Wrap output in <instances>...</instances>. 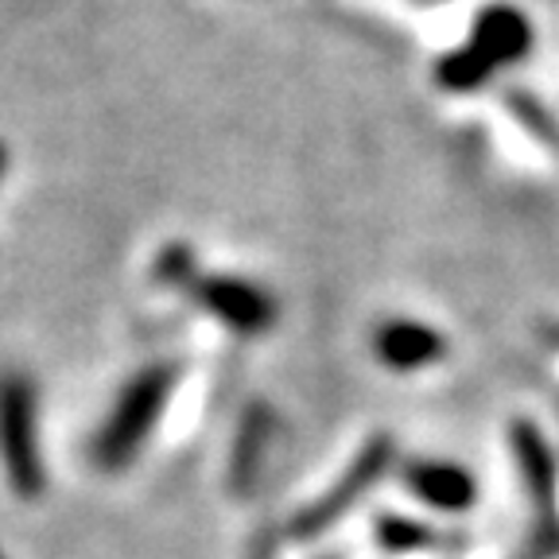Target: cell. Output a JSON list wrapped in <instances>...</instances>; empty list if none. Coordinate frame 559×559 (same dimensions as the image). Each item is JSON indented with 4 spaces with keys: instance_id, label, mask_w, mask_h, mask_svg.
Segmentation results:
<instances>
[{
    "instance_id": "cell-1",
    "label": "cell",
    "mask_w": 559,
    "mask_h": 559,
    "mask_svg": "<svg viewBox=\"0 0 559 559\" xmlns=\"http://www.w3.org/2000/svg\"><path fill=\"white\" fill-rule=\"evenodd\" d=\"M179 384V366L175 361H152L144 366L121 393H117L114 408L105 412L97 424L94 439H90V463L102 474H121L132 466L144 443L152 439L156 424L164 419L167 404Z\"/></svg>"
},
{
    "instance_id": "cell-2",
    "label": "cell",
    "mask_w": 559,
    "mask_h": 559,
    "mask_svg": "<svg viewBox=\"0 0 559 559\" xmlns=\"http://www.w3.org/2000/svg\"><path fill=\"white\" fill-rule=\"evenodd\" d=\"M0 471L20 501H39L47 489L39 439V389L24 369H0Z\"/></svg>"
},
{
    "instance_id": "cell-3",
    "label": "cell",
    "mask_w": 559,
    "mask_h": 559,
    "mask_svg": "<svg viewBox=\"0 0 559 559\" xmlns=\"http://www.w3.org/2000/svg\"><path fill=\"white\" fill-rule=\"evenodd\" d=\"M396 463V447L393 439L384 436H369L361 443V451L349 459V466L331 481V486L319 493L314 501H307L296 516L288 521V536L292 540H314V536L331 533L342 516H349L361 506V498H369L377 486L384 481L389 466Z\"/></svg>"
},
{
    "instance_id": "cell-4",
    "label": "cell",
    "mask_w": 559,
    "mask_h": 559,
    "mask_svg": "<svg viewBox=\"0 0 559 559\" xmlns=\"http://www.w3.org/2000/svg\"><path fill=\"white\" fill-rule=\"evenodd\" d=\"M194 304L218 319L226 331L234 334H264L272 323H276V299H272L269 288L253 284V280L241 276H202L194 280L191 288Z\"/></svg>"
},
{
    "instance_id": "cell-5",
    "label": "cell",
    "mask_w": 559,
    "mask_h": 559,
    "mask_svg": "<svg viewBox=\"0 0 559 559\" xmlns=\"http://www.w3.org/2000/svg\"><path fill=\"white\" fill-rule=\"evenodd\" d=\"M533 20L524 16L516 4H506V0H493L486 9L474 16V27H471V51L486 62L493 74L501 67H513L521 62L524 55L533 51Z\"/></svg>"
},
{
    "instance_id": "cell-6",
    "label": "cell",
    "mask_w": 559,
    "mask_h": 559,
    "mask_svg": "<svg viewBox=\"0 0 559 559\" xmlns=\"http://www.w3.org/2000/svg\"><path fill=\"white\" fill-rule=\"evenodd\" d=\"M401 478L424 506L439 509V513H466L478 501L474 474L459 463H447V459H412V463H404Z\"/></svg>"
},
{
    "instance_id": "cell-7",
    "label": "cell",
    "mask_w": 559,
    "mask_h": 559,
    "mask_svg": "<svg viewBox=\"0 0 559 559\" xmlns=\"http://www.w3.org/2000/svg\"><path fill=\"white\" fill-rule=\"evenodd\" d=\"M373 349L381 366L396 369V373H416V369H428L436 361H443L447 338L436 326L419 323V319H389V323L377 326Z\"/></svg>"
},
{
    "instance_id": "cell-8",
    "label": "cell",
    "mask_w": 559,
    "mask_h": 559,
    "mask_svg": "<svg viewBox=\"0 0 559 559\" xmlns=\"http://www.w3.org/2000/svg\"><path fill=\"white\" fill-rule=\"evenodd\" d=\"M513 454L516 466H521V478L528 498H533L536 513H540L544 528L540 533L556 536V466H551V451L544 443V436L533 428V424H513Z\"/></svg>"
},
{
    "instance_id": "cell-9",
    "label": "cell",
    "mask_w": 559,
    "mask_h": 559,
    "mask_svg": "<svg viewBox=\"0 0 559 559\" xmlns=\"http://www.w3.org/2000/svg\"><path fill=\"white\" fill-rule=\"evenodd\" d=\"M272 431H276V424H272L269 408L264 404H253V408L245 412L241 428H237V443H234V459H229V481H234V489H249L257 481V474H261V463H264V447L272 443Z\"/></svg>"
},
{
    "instance_id": "cell-10",
    "label": "cell",
    "mask_w": 559,
    "mask_h": 559,
    "mask_svg": "<svg viewBox=\"0 0 559 559\" xmlns=\"http://www.w3.org/2000/svg\"><path fill=\"white\" fill-rule=\"evenodd\" d=\"M373 536H377V544H381L384 551H393V556L439 544V536L431 533V528H424L419 521H408V516H401V513H381V516H377Z\"/></svg>"
},
{
    "instance_id": "cell-11",
    "label": "cell",
    "mask_w": 559,
    "mask_h": 559,
    "mask_svg": "<svg viewBox=\"0 0 559 559\" xmlns=\"http://www.w3.org/2000/svg\"><path fill=\"white\" fill-rule=\"evenodd\" d=\"M156 280L164 288L187 292L199 280V264H194L191 245H167L164 253L156 257Z\"/></svg>"
},
{
    "instance_id": "cell-12",
    "label": "cell",
    "mask_w": 559,
    "mask_h": 559,
    "mask_svg": "<svg viewBox=\"0 0 559 559\" xmlns=\"http://www.w3.org/2000/svg\"><path fill=\"white\" fill-rule=\"evenodd\" d=\"M4 175H9V148H4V140H0V183H4Z\"/></svg>"
},
{
    "instance_id": "cell-13",
    "label": "cell",
    "mask_w": 559,
    "mask_h": 559,
    "mask_svg": "<svg viewBox=\"0 0 559 559\" xmlns=\"http://www.w3.org/2000/svg\"><path fill=\"white\" fill-rule=\"evenodd\" d=\"M0 559H4V556H0Z\"/></svg>"
}]
</instances>
